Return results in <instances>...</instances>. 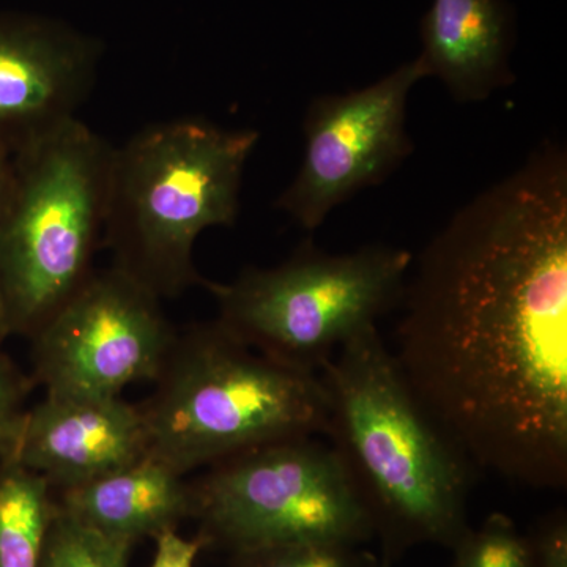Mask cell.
I'll list each match as a JSON object with an SVG mask.
<instances>
[{
    "label": "cell",
    "instance_id": "cell-1",
    "mask_svg": "<svg viewBox=\"0 0 567 567\" xmlns=\"http://www.w3.org/2000/svg\"><path fill=\"white\" fill-rule=\"evenodd\" d=\"M393 357L473 468L567 486V153L546 142L413 260Z\"/></svg>",
    "mask_w": 567,
    "mask_h": 567
},
{
    "label": "cell",
    "instance_id": "cell-2",
    "mask_svg": "<svg viewBox=\"0 0 567 567\" xmlns=\"http://www.w3.org/2000/svg\"><path fill=\"white\" fill-rule=\"evenodd\" d=\"M323 435L391 567L424 544L453 548L468 532L473 468L427 415L379 328L353 336L319 371Z\"/></svg>",
    "mask_w": 567,
    "mask_h": 567
},
{
    "label": "cell",
    "instance_id": "cell-3",
    "mask_svg": "<svg viewBox=\"0 0 567 567\" xmlns=\"http://www.w3.org/2000/svg\"><path fill=\"white\" fill-rule=\"evenodd\" d=\"M260 134L203 118L156 123L112 151L103 248L111 267L163 298L204 286L193 252L210 227H233L246 162Z\"/></svg>",
    "mask_w": 567,
    "mask_h": 567
},
{
    "label": "cell",
    "instance_id": "cell-4",
    "mask_svg": "<svg viewBox=\"0 0 567 567\" xmlns=\"http://www.w3.org/2000/svg\"><path fill=\"white\" fill-rule=\"evenodd\" d=\"M142 402L148 453L188 475L251 447L323 434L319 374L256 352L218 320L177 331Z\"/></svg>",
    "mask_w": 567,
    "mask_h": 567
},
{
    "label": "cell",
    "instance_id": "cell-5",
    "mask_svg": "<svg viewBox=\"0 0 567 567\" xmlns=\"http://www.w3.org/2000/svg\"><path fill=\"white\" fill-rule=\"evenodd\" d=\"M112 151L74 118L14 153L0 218V287L11 334L33 338L95 274Z\"/></svg>",
    "mask_w": 567,
    "mask_h": 567
},
{
    "label": "cell",
    "instance_id": "cell-6",
    "mask_svg": "<svg viewBox=\"0 0 567 567\" xmlns=\"http://www.w3.org/2000/svg\"><path fill=\"white\" fill-rule=\"evenodd\" d=\"M412 264V252L393 246L330 254L306 240L286 262L204 287L218 305L216 320L235 338L278 363L319 374L347 341L399 305Z\"/></svg>",
    "mask_w": 567,
    "mask_h": 567
},
{
    "label": "cell",
    "instance_id": "cell-7",
    "mask_svg": "<svg viewBox=\"0 0 567 567\" xmlns=\"http://www.w3.org/2000/svg\"><path fill=\"white\" fill-rule=\"evenodd\" d=\"M204 547L227 554L300 540L374 537L341 462L317 435L290 436L207 466L192 481Z\"/></svg>",
    "mask_w": 567,
    "mask_h": 567
},
{
    "label": "cell",
    "instance_id": "cell-8",
    "mask_svg": "<svg viewBox=\"0 0 567 567\" xmlns=\"http://www.w3.org/2000/svg\"><path fill=\"white\" fill-rule=\"evenodd\" d=\"M175 334L156 295L117 268L95 270L31 338L32 380L47 395L117 398L158 377Z\"/></svg>",
    "mask_w": 567,
    "mask_h": 567
},
{
    "label": "cell",
    "instance_id": "cell-9",
    "mask_svg": "<svg viewBox=\"0 0 567 567\" xmlns=\"http://www.w3.org/2000/svg\"><path fill=\"white\" fill-rule=\"evenodd\" d=\"M424 78L427 71L417 58L361 91L312 100L300 171L276 207L303 229L316 230L336 207L385 181L413 151L406 102Z\"/></svg>",
    "mask_w": 567,
    "mask_h": 567
},
{
    "label": "cell",
    "instance_id": "cell-10",
    "mask_svg": "<svg viewBox=\"0 0 567 567\" xmlns=\"http://www.w3.org/2000/svg\"><path fill=\"white\" fill-rule=\"evenodd\" d=\"M102 44L65 22L0 13V145L14 155L74 118Z\"/></svg>",
    "mask_w": 567,
    "mask_h": 567
},
{
    "label": "cell",
    "instance_id": "cell-11",
    "mask_svg": "<svg viewBox=\"0 0 567 567\" xmlns=\"http://www.w3.org/2000/svg\"><path fill=\"white\" fill-rule=\"evenodd\" d=\"M148 454L140 404L117 398L44 394L25 413L10 456L39 473L54 492L133 464Z\"/></svg>",
    "mask_w": 567,
    "mask_h": 567
},
{
    "label": "cell",
    "instance_id": "cell-12",
    "mask_svg": "<svg viewBox=\"0 0 567 567\" xmlns=\"http://www.w3.org/2000/svg\"><path fill=\"white\" fill-rule=\"evenodd\" d=\"M55 499L63 513L133 547L141 539L177 532L194 509L192 483L151 453L81 486L58 491Z\"/></svg>",
    "mask_w": 567,
    "mask_h": 567
},
{
    "label": "cell",
    "instance_id": "cell-13",
    "mask_svg": "<svg viewBox=\"0 0 567 567\" xmlns=\"http://www.w3.org/2000/svg\"><path fill=\"white\" fill-rule=\"evenodd\" d=\"M427 76L461 103L484 102L513 82L511 17L502 0H434L421 22Z\"/></svg>",
    "mask_w": 567,
    "mask_h": 567
},
{
    "label": "cell",
    "instance_id": "cell-14",
    "mask_svg": "<svg viewBox=\"0 0 567 567\" xmlns=\"http://www.w3.org/2000/svg\"><path fill=\"white\" fill-rule=\"evenodd\" d=\"M58 499L39 473L0 458V567H40Z\"/></svg>",
    "mask_w": 567,
    "mask_h": 567
},
{
    "label": "cell",
    "instance_id": "cell-15",
    "mask_svg": "<svg viewBox=\"0 0 567 567\" xmlns=\"http://www.w3.org/2000/svg\"><path fill=\"white\" fill-rule=\"evenodd\" d=\"M132 550L130 544L102 535L59 507L40 567H130Z\"/></svg>",
    "mask_w": 567,
    "mask_h": 567
},
{
    "label": "cell",
    "instance_id": "cell-16",
    "mask_svg": "<svg viewBox=\"0 0 567 567\" xmlns=\"http://www.w3.org/2000/svg\"><path fill=\"white\" fill-rule=\"evenodd\" d=\"M361 544L300 540L230 555L227 567H385Z\"/></svg>",
    "mask_w": 567,
    "mask_h": 567
},
{
    "label": "cell",
    "instance_id": "cell-17",
    "mask_svg": "<svg viewBox=\"0 0 567 567\" xmlns=\"http://www.w3.org/2000/svg\"><path fill=\"white\" fill-rule=\"evenodd\" d=\"M450 567H529L525 536L503 513L488 514L451 548Z\"/></svg>",
    "mask_w": 567,
    "mask_h": 567
},
{
    "label": "cell",
    "instance_id": "cell-18",
    "mask_svg": "<svg viewBox=\"0 0 567 567\" xmlns=\"http://www.w3.org/2000/svg\"><path fill=\"white\" fill-rule=\"evenodd\" d=\"M33 385L32 377L25 375L0 349V458L10 456L13 451Z\"/></svg>",
    "mask_w": 567,
    "mask_h": 567
},
{
    "label": "cell",
    "instance_id": "cell-19",
    "mask_svg": "<svg viewBox=\"0 0 567 567\" xmlns=\"http://www.w3.org/2000/svg\"><path fill=\"white\" fill-rule=\"evenodd\" d=\"M524 536L529 567H567L566 509L540 517Z\"/></svg>",
    "mask_w": 567,
    "mask_h": 567
},
{
    "label": "cell",
    "instance_id": "cell-20",
    "mask_svg": "<svg viewBox=\"0 0 567 567\" xmlns=\"http://www.w3.org/2000/svg\"><path fill=\"white\" fill-rule=\"evenodd\" d=\"M153 540L156 548L148 567H196L197 557L205 548L199 536L188 539L178 532L164 533Z\"/></svg>",
    "mask_w": 567,
    "mask_h": 567
},
{
    "label": "cell",
    "instance_id": "cell-21",
    "mask_svg": "<svg viewBox=\"0 0 567 567\" xmlns=\"http://www.w3.org/2000/svg\"><path fill=\"white\" fill-rule=\"evenodd\" d=\"M13 175V155L0 145V218H2L7 203H9Z\"/></svg>",
    "mask_w": 567,
    "mask_h": 567
},
{
    "label": "cell",
    "instance_id": "cell-22",
    "mask_svg": "<svg viewBox=\"0 0 567 567\" xmlns=\"http://www.w3.org/2000/svg\"><path fill=\"white\" fill-rule=\"evenodd\" d=\"M11 336L9 312H7L6 298L0 287V349L6 344L7 338Z\"/></svg>",
    "mask_w": 567,
    "mask_h": 567
}]
</instances>
